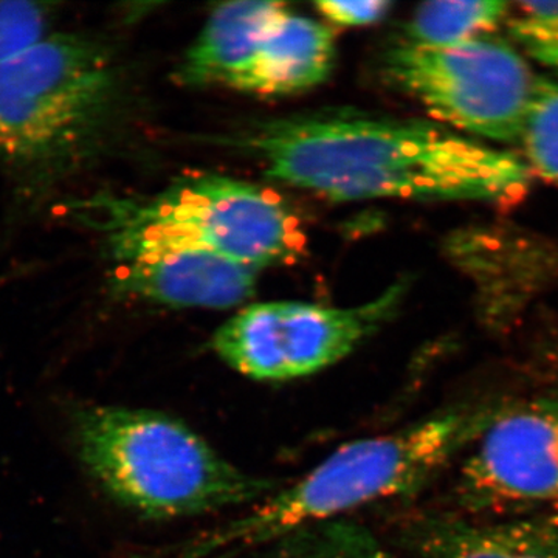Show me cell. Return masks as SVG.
Segmentation results:
<instances>
[{
    "instance_id": "16",
    "label": "cell",
    "mask_w": 558,
    "mask_h": 558,
    "mask_svg": "<svg viewBox=\"0 0 558 558\" xmlns=\"http://www.w3.org/2000/svg\"><path fill=\"white\" fill-rule=\"evenodd\" d=\"M58 5L27 0H0V62L38 46L54 35Z\"/></svg>"
},
{
    "instance_id": "14",
    "label": "cell",
    "mask_w": 558,
    "mask_h": 558,
    "mask_svg": "<svg viewBox=\"0 0 558 558\" xmlns=\"http://www.w3.org/2000/svg\"><path fill=\"white\" fill-rule=\"evenodd\" d=\"M521 143L532 174L558 182V78H538Z\"/></svg>"
},
{
    "instance_id": "1",
    "label": "cell",
    "mask_w": 558,
    "mask_h": 558,
    "mask_svg": "<svg viewBox=\"0 0 558 558\" xmlns=\"http://www.w3.org/2000/svg\"><path fill=\"white\" fill-rule=\"evenodd\" d=\"M270 179L332 201L512 202L532 171L515 154L422 123L295 120L245 135Z\"/></svg>"
},
{
    "instance_id": "7",
    "label": "cell",
    "mask_w": 558,
    "mask_h": 558,
    "mask_svg": "<svg viewBox=\"0 0 558 558\" xmlns=\"http://www.w3.org/2000/svg\"><path fill=\"white\" fill-rule=\"evenodd\" d=\"M387 78L433 119L494 143L521 142L537 78L501 40L405 43L385 57Z\"/></svg>"
},
{
    "instance_id": "13",
    "label": "cell",
    "mask_w": 558,
    "mask_h": 558,
    "mask_svg": "<svg viewBox=\"0 0 558 558\" xmlns=\"http://www.w3.org/2000/svg\"><path fill=\"white\" fill-rule=\"evenodd\" d=\"M505 2H429L410 22V43L444 47L486 38L508 16Z\"/></svg>"
},
{
    "instance_id": "10",
    "label": "cell",
    "mask_w": 558,
    "mask_h": 558,
    "mask_svg": "<svg viewBox=\"0 0 558 558\" xmlns=\"http://www.w3.org/2000/svg\"><path fill=\"white\" fill-rule=\"evenodd\" d=\"M105 259L117 299L174 310H231L255 295L258 270L208 250L145 247Z\"/></svg>"
},
{
    "instance_id": "5",
    "label": "cell",
    "mask_w": 558,
    "mask_h": 558,
    "mask_svg": "<svg viewBox=\"0 0 558 558\" xmlns=\"http://www.w3.org/2000/svg\"><path fill=\"white\" fill-rule=\"evenodd\" d=\"M73 222L97 238L102 256L145 247L220 253L259 270L296 259L299 220L267 191L205 174L175 180L149 196L97 191L64 204Z\"/></svg>"
},
{
    "instance_id": "4",
    "label": "cell",
    "mask_w": 558,
    "mask_h": 558,
    "mask_svg": "<svg viewBox=\"0 0 558 558\" xmlns=\"http://www.w3.org/2000/svg\"><path fill=\"white\" fill-rule=\"evenodd\" d=\"M70 435L90 480L145 519L245 509L281 487L238 468L185 422L160 411L87 403L73 411Z\"/></svg>"
},
{
    "instance_id": "3",
    "label": "cell",
    "mask_w": 558,
    "mask_h": 558,
    "mask_svg": "<svg viewBox=\"0 0 558 558\" xmlns=\"http://www.w3.org/2000/svg\"><path fill=\"white\" fill-rule=\"evenodd\" d=\"M499 409L459 407L396 432L351 440L295 483L245 508L236 519L185 539L159 558H240L311 524L410 497L475 444Z\"/></svg>"
},
{
    "instance_id": "8",
    "label": "cell",
    "mask_w": 558,
    "mask_h": 558,
    "mask_svg": "<svg viewBox=\"0 0 558 558\" xmlns=\"http://www.w3.org/2000/svg\"><path fill=\"white\" fill-rule=\"evenodd\" d=\"M403 299L396 284L354 307L271 301L242 307L215 336L213 351L256 381H290L337 365L395 317Z\"/></svg>"
},
{
    "instance_id": "12",
    "label": "cell",
    "mask_w": 558,
    "mask_h": 558,
    "mask_svg": "<svg viewBox=\"0 0 558 558\" xmlns=\"http://www.w3.org/2000/svg\"><path fill=\"white\" fill-rule=\"evenodd\" d=\"M248 558H395L363 524L341 519L290 532Z\"/></svg>"
},
{
    "instance_id": "2",
    "label": "cell",
    "mask_w": 558,
    "mask_h": 558,
    "mask_svg": "<svg viewBox=\"0 0 558 558\" xmlns=\"http://www.w3.org/2000/svg\"><path fill=\"white\" fill-rule=\"evenodd\" d=\"M132 109L130 73L98 32H57L0 62V172L40 202L100 170Z\"/></svg>"
},
{
    "instance_id": "9",
    "label": "cell",
    "mask_w": 558,
    "mask_h": 558,
    "mask_svg": "<svg viewBox=\"0 0 558 558\" xmlns=\"http://www.w3.org/2000/svg\"><path fill=\"white\" fill-rule=\"evenodd\" d=\"M457 499L470 515L558 506V400L499 410L462 464Z\"/></svg>"
},
{
    "instance_id": "6",
    "label": "cell",
    "mask_w": 558,
    "mask_h": 558,
    "mask_svg": "<svg viewBox=\"0 0 558 558\" xmlns=\"http://www.w3.org/2000/svg\"><path fill=\"white\" fill-rule=\"evenodd\" d=\"M336 40L326 25L296 16L284 3L231 2L213 11L175 69L180 86H226L289 95L328 78Z\"/></svg>"
},
{
    "instance_id": "17",
    "label": "cell",
    "mask_w": 558,
    "mask_h": 558,
    "mask_svg": "<svg viewBox=\"0 0 558 558\" xmlns=\"http://www.w3.org/2000/svg\"><path fill=\"white\" fill-rule=\"evenodd\" d=\"M319 13L337 25H368L380 21L391 3L384 0H368V2H325L315 3Z\"/></svg>"
},
{
    "instance_id": "15",
    "label": "cell",
    "mask_w": 558,
    "mask_h": 558,
    "mask_svg": "<svg viewBox=\"0 0 558 558\" xmlns=\"http://www.w3.org/2000/svg\"><path fill=\"white\" fill-rule=\"evenodd\" d=\"M510 9V35L521 51L558 78V2H521Z\"/></svg>"
},
{
    "instance_id": "11",
    "label": "cell",
    "mask_w": 558,
    "mask_h": 558,
    "mask_svg": "<svg viewBox=\"0 0 558 558\" xmlns=\"http://www.w3.org/2000/svg\"><path fill=\"white\" fill-rule=\"evenodd\" d=\"M399 542L417 558H558V517L480 523L421 513L403 523Z\"/></svg>"
}]
</instances>
